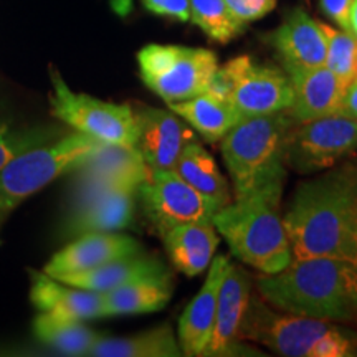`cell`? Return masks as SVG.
<instances>
[{
	"label": "cell",
	"mask_w": 357,
	"mask_h": 357,
	"mask_svg": "<svg viewBox=\"0 0 357 357\" xmlns=\"http://www.w3.org/2000/svg\"><path fill=\"white\" fill-rule=\"evenodd\" d=\"M227 7L240 24L247 26L250 22L260 20L268 15L278 3V0H225Z\"/></svg>",
	"instance_id": "4dcf8cb0"
},
{
	"label": "cell",
	"mask_w": 357,
	"mask_h": 357,
	"mask_svg": "<svg viewBox=\"0 0 357 357\" xmlns=\"http://www.w3.org/2000/svg\"><path fill=\"white\" fill-rule=\"evenodd\" d=\"M252 298V283L243 268L230 263L222 281L217 301V314L213 323L211 344L205 356H231L238 344V331Z\"/></svg>",
	"instance_id": "ac0fdd59"
},
{
	"label": "cell",
	"mask_w": 357,
	"mask_h": 357,
	"mask_svg": "<svg viewBox=\"0 0 357 357\" xmlns=\"http://www.w3.org/2000/svg\"><path fill=\"white\" fill-rule=\"evenodd\" d=\"M323 25L328 37L324 65L349 84L357 77V37L346 30H334L333 26Z\"/></svg>",
	"instance_id": "f1b7e54d"
},
{
	"label": "cell",
	"mask_w": 357,
	"mask_h": 357,
	"mask_svg": "<svg viewBox=\"0 0 357 357\" xmlns=\"http://www.w3.org/2000/svg\"><path fill=\"white\" fill-rule=\"evenodd\" d=\"M137 137L134 147L151 171L172 169L184 147L195 141V132L171 109L141 106L134 109Z\"/></svg>",
	"instance_id": "4fadbf2b"
},
{
	"label": "cell",
	"mask_w": 357,
	"mask_h": 357,
	"mask_svg": "<svg viewBox=\"0 0 357 357\" xmlns=\"http://www.w3.org/2000/svg\"><path fill=\"white\" fill-rule=\"evenodd\" d=\"M283 65L323 66L328 55L324 25L307 15L301 7L293 8L287 19L268 37Z\"/></svg>",
	"instance_id": "d6986e66"
},
{
	"label": "cell",
	"mask_w": 357,
	"mask_h": 357,
	"mask_svg": "<svg viewBox=\"0 0 357 357\" xmlns=\"http://www.w3.org/2000/svg\"><path fill=\"white\" fill-rule=\"evenodd\" d=\"M349 32L357 37V0L352 2L351 17H349Z\"/></svg>",
	"instance_id": "d590c367"
},
{
	"label": "cell",
	"mask_w": 357,
	"mask_h": 357,
	"mask_svg": "<svg viewBox=\"0 0 357 357\" xmlns=\"http://www.w3.org/2000/svg\"><path fill=\"white\" fill-rule=\"evenodd\" d=\"M283 189L284 182L268 184L223 205L212 218L231 255L263 275L280 273L293 260L280 215Z\"/></svg>",
	"instance_id": "3957f363"
},
{
	"label": "cell",
	"mask_w": 357,
	"mask_h": 357,
	"mask_svg": "<svg viewBox=\"0 0 357 357\" xmlns=\"http://www.w3.org/2000/svg\"><path fill=\"white\" fill-rule=\"evenodd\" d=\"M30 301L40 312L79 321L102 318L101 293L70 287L40 271H30Z\"/></svg>",
	"instance_id": "ffe728a7"
},
{
	"label": "cell",
	"mask_w": 357,
	"mask_h": 357,
	"mask_svg": "<svg viewBox=\"0 0 357 357\" xmlns=\"http://www.w3.org/2000/svg\"><path fill=\"white\" fill-rule=\"evenodd\" d=\"M171 296L172 281L169 273L132 281L124 287L101 293L102 318L155 312L171 301Z\"/></svg>",
	"instance_id": "603a6c76"
},
{
	"label": "cell",
	"mask_w": 357,
	"mask_h": 357,
	"mask_svg": "<svg viewBox=\"0 0 357 357\" xmlns=\"http://www.w3.org/2000/svg\"><path fill=\"white\" fill-rule=\"evenodd\" d=\"M236 60L238 71L230 102L242 118L289 109L293 89L287 71L283 73L275 66L258 65L248 55L236 56Z\"/></svg>",
	"instance_id": "7c38bea8"
},
{
	"label": "cell",
	"mask_w": 357,
	"mask_h": 357,
	"mask_svg": "<svg viewBox=\"0 0 357 357\" xmlns=\"http://www.w3.org/2000/svg\"><path fill=\"white\" fill-rule=\"evenodd\" d=\"M109 6L113 8V12L119 17H128L132 12L134 0H109Z\"/></svg>",
	"instance_id": "e575fe53"
},
{
	"label": "cell",
	"mask_w": 357,
	"mask_h": 357,
	"mask_svg": "<svg viewBox=\"0 0 357 357\" xmlns=\"http://www.w3.org/2000/svg\"><path fill=\"white\" fill-rule=\"evenodd\" d=\"M357 151V119L344 113L294 123L288 134L287 164L300 174L331 169Z\"/></svg>",
	"instance_id": "9c48e42d"
},
{
	"label": "cell",
	"mask_w": 357,
	"mask_h": 357,
	"mask_svg": "<svg viewBox=\"0 0 357 357\" xmlns=\"http://www.w3.org/2000/svg\"><path fill=\"white\" fill-rule=\"evenodd\" d=\"M167 106L212 144L220 141L242 119V114L230 101L218 100L207 93Z\"/></svg>",
	"instance_id": "cb8c5ba5"
},
{
	"label": "cell",
	"mask_w": 357,
	"mask_h": 357,
	"mask_svg": "<svg viewBox=\"0 0 357 357\" xmlns=\"http://www.w3.org/2000/svg\"><path fill=\"white\" fill-rule=\"evenodd\" d=\"M230 263L225 255L213 258L202 288L182 312L177 326V341L182 356L199 357L207 352L215 323L218 293Z\"/></svg>",
	"instance_id": "2e32d148"
},
{
	"label": "cell",
	"mask_w": 357,
	"mask_h": 357,
	"mask_svg": "<svg viewBox=\"0 0 357 357\" xmlns=\"http://www.w3.org/2000/svg\"><path fill=\"white\" fill-rule=\"evenodd\" d=\"M141 252V245L132 236L114 231H95L77 236L75 242L55 253L45 273L52 278L63 275L84 273L105 263Z\"/></svg>",
	"instance_id": "e0dca14e"
},
{
	"label": "cell",
	"mask_w": 357,
	"mask_h": 357,
	"mask_svg": "<svg viewBox=\"0 0 357 357\" xmlns=\"http://www.w3.org/2000/svg\"><path fill=\"white\" fill-rule=\"evenodd\" d=\"M89 356L96 357H178L181 346L172 326L164 324L136 336L108 339L101 337Z\"/></svg>",
	"instance_id": "484cf974"
},
{
	"label": "cell",
	"mask_w": 357,
	"mask_h": 357,
	"mask_svg": "<svg viewBox=\"0 0 357 357\" xmlns=\"http://www.w3.org/2000/svg\"><path fill=\"white\" fill-rule=\"evenodd\" d=\"M73 172L77 189L126 187L139 190L151 169L136 147L101 142Z\"/></svg>",
	"instance_id": "9a60e30c"
},
{
	"label": "cell",
	"mask_w": 357,
	"mask_h": 357,
	"mask_svg": "<svg viewBox=\"0 0 357 357\" xmlns=\"http://www.w3.org/2000/svg\"><path fill=\"white\" fill-rule=\"evenodd\" d=\"M147 217L160 235L189 222L212 220L222 205L190 187L172 169L151 171L139 187Z\"/></svg>",
	"instance_id": "30bf717a"
},
{
	"label": "cell",
	"mask_w": 357,
	"mask_h": 357,
	"mask_svg": "<svg viewBox=\"0 0 357 357\" xmlns=\"http://www.w3.org/2000/svg\"><path fill=\"white\" fill-rule=\"evenodd\" d=\"M283 223L293 258L357 261V158L298 187Z\"/></svg>",
	"instance_id": "6da1fadb"
},
{
	"label": "cell",
	"mask_w": 357,
	"mask_h": 357,
	"mask_svg": "<svg viewBox=\"0 0 357 357\" xmlns=\"http://www.w3.org/2000/svg\"><path fill=\"white\" fill-rule=\"evenodd\" d=\"M240 341L258 344L288 357L357 356V336L336 323L275 311L258 294L250 298L238 331Z\"/></svg>",
	"instance_id": "5b68a950"
},
{
	"label": "cell",
	"mask_w": 357,
	"mask_h": 357,
	"mask_svg": "<svg viewBox=\"0 0 357 357\" xmlns=\"http://www.w3.org/2000/svg\"><path fill=\"white\" fill-rule=\"evenodd\" d=\"M293 126L294 119L288 111L247 116L218 141L235 199L287 181V144Z\"/></svg>",
	"instance_id": "277c9868"
},
{
	"label": "cell",
	"mask_w": 357,
	"mask_h": 357,
	"mask_svg": "<svg viewBox=\"0 0 357 357\" xmlns=\"http://www.w3.org/2000/svg\"><path fill=\"white\" fill-rule=\"evenodd\" d=\"M47 141L48 136L43 131H20L0 124V171L13 158Z\"/></svg>",
	"instance_id": "f546056e"
},
{
	"label": "cell",
	"mask_w": 357,
	"mask_h": 357,
	"mask_svg": "<svg viewBox=\"0 0 357 357\" xmlns=\"http://www.w3.org/2000/svg\"><path fill=\"white\" fill-rule=\"evenodd\" d=\"M142 82L167 105L202 95L218 66L207 48L149 43L137 53Z\"/></svg>",
	"instance_id": "52a82bcc"
},
{
	"label": "cell",
	"mask_w": 357,
	"mask_h": 357,
	"mask_svg": "<svg viewBox=\"0 0 357 357\" xmlns=\"http://www.w3.org/2000/svg\"><path fill=\"white\" fill-rule=\"evenodd\" d=\"M354 0H319L321 10H323L329 19L334 20V24L341 30L349 32V17L351 8Z\"/></svg>",
	"instance_id": "d6a6232c"
},
{
	"label": "cell",
	"mask_w": 357,
	"mask_h": 357,
	"mask_svg": "<svg viewBox=\"0 0 357 357\" xmlns=\"http://www.w3.org/2000/svg\"><path fill=\"white\" fill-rule=\"evenodd\" d=\"M164 247L174 266L185 276L204 273L213 260L220 236L212 220L189 222L162 234Z\"/></svg>",
	"instance_id": "44dd1931"
},
{
	"label": "cell",
	"mask_w": 357,
	"mask_h": 357,
	"mask_svg": "<svg viewBox=\"0 0 357 357\" xmlns=\"http://www.w3.org/2000/svg\"><path fill=\"white\" fill-rule=\"evenodd\" d=\"M172 171L178 174L190 187L222 205L230 202L229 184L218 169L215 159L195 139L184 147Z\"/></svg>",
	"instance_id": "d4e9b609"
},
{
	"label": "cell",
	"mask_w": 357,
	"mask_h": 357,
	"mask_svg": "<svg viewBox=\"0 0 357 357\" xmlns=\"http://www.w3.org/2000/svg\"><path fill=\"white\" fill-rule=\"evenodd\" d=\"M189 2L190 22L213 42L229 43L245 30V25L231 15L225 0H189Z\"/></svg>",
	"instance_id": "83f0119b"
},
{
	"label": "cell",
	"mask_w": 357,
	"mask_h": 357,
	"mask_svg": "<svg viewBox=\"0 0 357 357\" xmlns=\"http://www.w3.org/2000/svg\"><path fill=\"white\" fill-rule=\"evenodd\" d=\"M75 202L66 218L65 234L77 238L95 231H118L132 223L136 194L126 187H89L75 190Z\"/></svg>",
	"instance_id": "8fae6325"
},
{
	"label": "cell",
	"mask_w": 357,
	"mask_h": 357,
	"mask_svg": "<svg viewBox=\"0 0 357 357\" xmlns=\"http://www.w3.org/2000/svg\"><path fill=\"white\" fill-rule=\"evenodd\" d=\"M100 144L101 141L77 131L13 158L0 171V212L12 211L52 181L75 171Z\"/></svg>",
	"instance_id": "8992f818"
},
{
	"label": "cell",
	"mask_w": 357,
	"mask_h": 357,
	"mask_svg": "<svg viewBox=\"0 0 357 357\" xmlns=\"http://www.w3.org/2000/svg\"><path fill=\"white\" fill-rule=\"evenodd\" d=\"M293 89L288 114L294 123H307L324 116L341 113L347 83L328 66L283 65Z\"/></svg>",
	"instance_id": "5bb4252c"
},
{
	"label": "cell",
	"mask_w": 357,
	"mask_h": 357,
	"mask_svg": "<svg viewBox=\"0 0 357 357\" xmlns=\"http://www.w3.org/2000/svg\"><path fill=\"white\" fill-rule=\"evenodd\" d=\"M341 113L357 119V77L347 84L344 96H342Z\"/></svg>",
	"instance_id": "836d02e7"
},
{
	"label": "cell",
	"mask_w": 357,
	"mask_h": 357,
	"mask_svg": "<svg viewBox=\"0 0 357 357\" xmlns=\"http://www.w3.org/2000/svg\"><path fill=\"white\" fill-rule=\"evenodd\" d=\"M35 337L43 344L68 356H89L93 346L105 337L83 321L40 312L33 321Z\"/></svg>",
	"instance_id": "4316f807"
},
{
	"label": "cell",
	"mask_w": 357,
	"mask_h": 357,
	"mask_svg": "<svg viewBox=\"0 0 357 357\" xmlns=\"http://www.w3.org/2000/svg\"><path fill=\"white\" fill-rule=\"evenodd\" d=\"M257 289L275 310L331 323L357 321L356 260L293 258L280 273L257 278Z\"/></svg>",
	"instance_id": "7a4b0ae2"
},
{
	"label": "cell",
	"mask_w": 357,
	"mask_h": 357,
	"mask_svg": "<svg viewBox=\"0 0 357 357\" xmlns=\"http://www.w3.org/2000/svg\"><path fill=\"white\" fill-rule=\"evenodd\" d=\"M167 268L159 258L144 255V253H134L118 260L108 261L95 270L84 271V273L63 275L58 276V281L70 284L75 288L89 289V291L106 293L111 289L124 287L132 281L153 278V276L166 275Z\"/></svg>",
	"instance_id": "7402d4cb"
},
{
	"label": "cell",
	"mask_w": 357,
	"mask_h": 357,
	"mask_svg": "<svg viewBox=\"0 0 357 357\" xmlns=\"http://www.w3.org/2000/svg\"><path fill=\"white\" fill-rule=\"evenodd\" d=\"M50 105L55 118L101 142L134 147L137 124L131 105H114L71 91L55 68L50 70Z\"/></svg>",
	"instance_id": "ba28073f"
},
{
	"label": "cell",
	"mask_w": 357,
	"mask_h": 357,
	"mask_svg": "<svg viewBox=\"0 0 357 357\" xmlns=\"http://www.w3.org/2000/svg\"><path fill=\"white\" fill-rule=\"evenodd\" d=\"M146 10L159 17L189 22L190 20V2L189 0H141Z\"/></svg>",
	"instance_id": "1f68e13d"
}]
</instances>
